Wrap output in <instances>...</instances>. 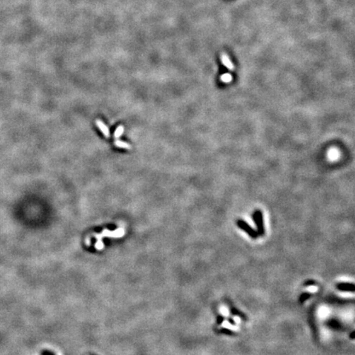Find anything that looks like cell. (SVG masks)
Here are the masks:
<instances>
[{"label": "cell", "mask_w": 355, "mask_h": 355, "mask_svg": "<svg viewBox=\"0 0 355 355\" xmlns=\"http://www.w3.org/2000/svg\"><path fill=\"white\" fill-rule=\"evenodd\" d=\"M125 234V229L123 228H117L116 230L110 231L109 229H104L103 232L101 234H95L94 237L97 239V242L95 243V248L98 249V250H101V249L104 248V244L101 238H104V237H108V238H121Z\"/></svg>", "instance_id": "obj_1"}, {"label": "cell", "mask_w": 355, "mask_h": 355, "mask_svg": "<svg viewBox=\"0 0 355 355\" xmlns=\"http://www.w3.org/2000/svg\"><path fill=\"white\" fill-rule=\"evenodd\" d=\"M252 219L257 227V232L258 235L263 236L265 234V227H264V219H263L262 212L260 210L255 211L252 215Z\"/></svg>", "instance_id": "obj_2"}, {"label": "cell", "mask_w": 355, "mask_h": 355, "mask_svg": "<svg viewBox=\"0 0 355 355\" xmlns=\"http://www.w3.org/2000/svg\"><path fill=\"white\" fill-rule=\"evenodd\" d=\"M237 225L238 226V228L244 231L246 234H248L249 237L251 238L252 239H257V238H258V236H259L258 234H257V230L253 229V228H251V226H250L248 223L246 222V221H244V220L238 219V220L237 221Z\"/></svg>", "instance_id": "obj_3"}, {"label": "cell", "mask_w": 355, "mask_h": 355, "mask_svg": "<svg viewBox=\"0 0 355 355\" xmlns=\"http://www.w3.org/2000/svg\"><path fill=\"white\" fill-rule=\"evenodd\" d=\"M336 288L340 292H350V293L354 292V284L353 283H349V282H343V283L337 284Z\"/></svg>", "instance_id": "obj_4"}, {"label": "cell", "mask_w": 355, "mask_h": 355, "mask_svg": "<svg viewBox=\"0 0 355 355\" xmlns=\"http://www.w3.org/2000/svg\"><path fill=\"white\" fill-rule=\"evenodd\" d=\"M95 123L97 125V127L100 129L102 133L104 134V136H105V137H107V138H109L110 136V129H109V127L105 125V123H104V122H102L101 120H100V119H97V120L95 121Z\"/></svg>", "instance_id": "obj_5"}, {"label": "cell", "mask_w": 355, "mask_h": 355, "mask_svg": "<svg viewBox=\"0 0 355 355\" xmlns=\"http://www.w3.org/2000/svg\"><path fill=\"white\" fill-rule=\"evenodd\" d=\"M229 311H230V313L233 315V316H235V317H238L241 318L242 320H248V317H247L243 312H242L241 311H239L238 309L236 308V307H231Z\"/></svg>", "instance_id": "obj_6"}, {"label": "cell", "mask_w": 355, "mask_h": 355, "mask_svg": "<svg viewBox=\"0 0 355 355\" xmlns=\"http://www.w3.org/2000/svg\"><path fill=\"white\" fill-rule=\"evenodd\" d=\"M114 145H115V146L118 148H123V149H127V150L132 149V146H131V145L129 143H127L126 142H123V141H120V140H118V139L115 140Z\"/></svg>", "instance_id": "obj_7"}, {"label": "cell", "mask_w": 355, "mask_h": 355, "mask_svg": "<svg viewBox=\"0 0 355 355\" xmlns=\"http://www.w3.org/2000/svg\"><path fill=\"white\" fill-rule=\"evenodd\" d=\"M312 294L308 293V292H304L303 294H301L300 297H299V303H305L307 300H308L310 297H312Z\"/></svg>", "instance_id": "obj_8"}, {"label": "cell", "mask_w": 355, "mask_h": 355, "mask_svg": "<svg viewBox=\"0 0 355 355\" xmlns=\"http://www.w3.org/2000/svg\"><path fill=\"white\" fill-rule=\"evenodd\" d=\"M219 333H221V334H225V335H236V333H235L234 330H232L230 329H228V328H226V327H221V328L219 330Z\"/></svg>", "instance_id": "obj_9"}, {"label": "cell", "mask_w": 355, "mask_h": 355, "mask_svg": "<svg viewBox=\"0 0 355 355\" xmlns=\"http://www.w3.org/2000/svg\"><path fill=\"white\" fill-rule=\"evenodd\" d=\"M123 132H124V127H123V126H118V127L116 128L113 136H114V137H115L116 139L119 138V137L123 134Z\"/></svg>", "instance_id": "obj_10"}, {"label": "cell", "mask_w": 355, "mask_h": 355, "mask_svg": "<svg viewBox=\"0 0 355 355\" xmlns=\"http://www.w3.org/2000/svg\"><path fill=\"white\" fill-rule=\"evenodd\" d=\"M225 317H224L222 314L218 315V316H217V317H216V322H215L217 326H220V325H221V324H222L223 322L225 321Z\"/></svg>", "instance_id": "obj_11"}, {"label": "cell", "mask_w": 355, "mask_h": 355, "mask_svg": "<svg viewBox=\"0 0 355 355\" xmlns=\"http://www.w3.org/2000/svg\"><path fill=\"white\" fill-rule=\"evenodd\" d=\"M316 284H317V282H316L315 280H307V281H306V282L304 283V286H312V285H316Z\"/></svg>", "instance_id": "obj_12"}, {"label": "cell", "mask_w": 355, "mask_h": 355, "mask_svg": "<svg viewBox=\"0 0 355 355\" xmlns=\"http://www.w3.org/2000/svg\"><path fill=\"white\" fill-rule=\"evenodd\" d=\"M227 320H228V323L230 324V325H232V326H236V325H237L236 321H235V320H234V318H232V317H228V319H227Z\"/></svg>", "instance_id": "obj_13"}, {"label": "cell", "mask_w": 355, "mask_h": 355, "mask_svg": "<svg viewBox=\"0 0 355 355\" xmlns=\"http://www.w3.org/2000/svg\"><path fill=\"white\" fill-rule=\"evenodd\" d=\"M354 331H352L351 332V334H350V338H351V340H354Z\"/></svg>", "instance_id": "obj_14"}]
</instances>
